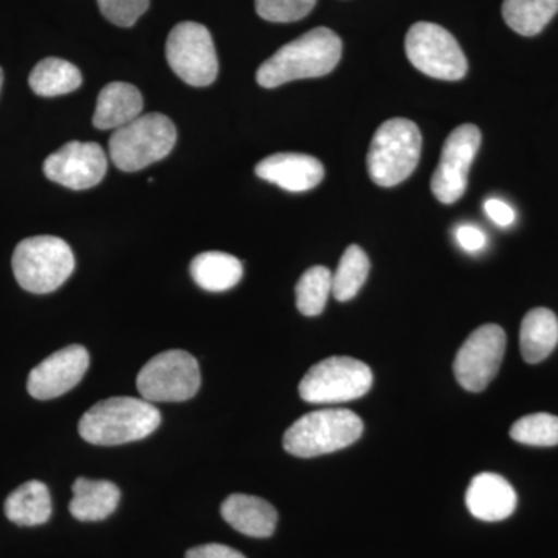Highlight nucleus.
<instances>
[{
  "label": "nucleus",
  "instance_id": "obj_1",
  "mask_svg": "<svg viewBox=\"0 0 558 558\" xmlns=\"http://www.w3.org/2000/svg\"><path fill=\"white\" fill-rule=\"evenodd\" d=\"M343 44L332 31L325 27L304 33L286 44L258 69L256 81L266 89L290 81L319 78L328 75L340 62Z\"/></svg>",
  "mask_w": 558,
  "mask_h": 558
},
{
  "label": "nucleus",
  "instance_id": "obj_2",
  "mask_svg": "<svg viewBox=\"0 0 558 558\" xmlns=\"http://www.w3.org/2000/svg\"><path fill=\"white\" fill-rule=\"evenodd\" d=\"M161 422L160 411L145 399L109 398L95 403L78 424L81 438L94 446H121L153 435Z\"/></svg>",
  "mask_w": 558,
  "mask_h": 558
},
{
  "label": "nucleus",
  "instance_id": "obj_3",
  "mask_svg": "<svg viewBox=\"0 0 558 558\" xmlns=\"http://www.w3.org/2000/svg\"><path fill=\"white\" fill-rule=\"evenodd\" d=\"M178 131L163 113H145L126 126L113 131L109 138L112 163L124 172L145 170L163 160L174 148Z\"/></svg>",
  "mask_w": 558,
  "mask_h": 558
},
{
  "label": "nucleus",
  "instance_id": "obj_4",
  "mask_svg": "<svg viewBox=\"0 0 558 558\" xmlns=\"http://www.w3.org/2000/svg\"><path fill=\"white\" fill-rule=\"evenodd\" d=\"M363 422L343 409L318 410L293 422L284 433V449L299 458H315L352 446L362 436Z\"/></svg>",
  "mask_w": 558,
  "mask_h": 558
},
{
  "label": "nucleus",
  "instance_id": "obj_5",
  "mask_svg": "<svg viewBox=\"0 0 558 558\" xmlns=\"http://www.w3.org/2000/svg\"><path fill=\"white\" fill-rule=\"evenodd\" d=\"M422 153V135L417 124L407 119L381 123L368 153L369 178L376 185H399L416 170Z\"/></svg>",
  "mask_w": 558,
  "mask_h": 558
},
{
  "label": "nucleus",
  "instance_id": "obj_6",
  "mask_svg": "<svg viewBox=\"0 0 558 558\" xmlns=\"http://www.w3.org/2000/svg\"><path fill=\"white\" fill-rule=\"evenodd\" d=\"M11 264L22 289L44 295L68 281L75 270V256L61 238L33 236L17 244Z\"/></svg>",
  "mask_w": 558,
  "mask_h": 558
},
{
  "label": "nucleus",
  "instance_id": "obj_7",
  "mask_svg": "<svg viewBox=\"0 0 558 558\" xmlns=\"http://www.w3.org/2000/svg\"><path fill=\"white\" fill-rule=\"evenodd\" d=\"M137 388L150 403L185 402L199 391V363L182 349L161 352L140 371Z\"/></svg>",
  "mask_w": 558,
  "mask_h": 558
},
{
  "label": "nucleus",
  "instance_id": "obj_8",
  "mask_svg": "<svg viewBox=\"0 0 558 558\" xmlns=\"http://www.w3.org/2000/svg\"><path fill=\"white\" fill-rule=\"evenodd\" d=\"M373 371L352 357L322 360L307 371L300 396L310 403H343L363 398L373 387Z\"/></svg>",
  "mask_w": 558,
  "mask_h": 558
},
{
  "label": "nucleus",
  "instance_id": "obj_9",
  "mask_svg": "<svg viewBox=\"0 0 558 558\" xmlns=\"http://www.w3.org/2000/svg\"><path fill=\"white\" fill-rule=\"evenodd\" d=\"M405 50L411 64L432 78L459 81L468 73L464 51L454 36L438 24H414L407 33Z\"/></svg>",
  "mask_w": 558,
  "mask_h": 558
},
{
  "label": "nucleus",
  "instance_id": "obj_10",
  "mask_svg": "<svg viewBox=\"0 0 558 558\" xmlns=\"http://www.w3.org/2000/svg\"><path fill=\"white\" fill-rule=\"evenodd\" d=\"M167 60L180 80L207 87L218 78L219 62L208 28L197 22H180L167 40Z\"/></svg>",
  "mask_w": 558,
  "mask_h": 558
},
{
  "label": "nucleus",
  "instance_id": "obj_11",
  "mask_svg": "<svg viewBox=\"0 0 558 558\" xmlns=\"http://www.w3.org/2000/svg\"><path fill=\"white\" fill-rule=\"evenodd\" d=\"M506 332L501 326L484 325L470 333L454 359V377L470 392L484 391L497 377L506 352Z\"/></svg>",
  "mask_w": 558,
  "mask_h": 558
},
{
  "label": "nucleus",
  "instance_id": "obj_12",
  "mask_svg": "<svg viewBox=\"0 0 558 558\" xmlns=\"http://www.w3.org/2000/svg\"><path fill=\"white\" fill-rule=\"evenodd\" d=\"M481 146L475 124H462L444 143L438 168L432 178V191L442 204H454L468 190L469 171Z\"/></svg>",
  "mask_w": 558,
  "mask_h": 558
},
{
  "label": "nucleus",
  "instance_id": "obj_13",
  "mask_svg": "<svg viewBox=\"0 0 558 558\" xmlns=\"http://www.w3.org/2000/svg\"><path fill=\"white\" fill-rule=\"evenodd\" d=\"M108 172V156L92 142H70L44 161V174L70 190L97 186Z\"/></svg>",
  "mask_w": 558,
  "mask_h": 558
},
{
  "label": "nucleus",
  "instance_id": "obj_14",
  "mask_svg": "<svg viewBox=\"0 0 558 558\" xmlns=\"http://www.w3.org/2000/svg\"><path fill=\"white\" fill-rule=\"evenodd\" d=\"M89 363V352L81 344L62 348L32 369L27 380L28 392L38 400L61 398L83 380Z\"/></svg>",
  "mask_w": 558,
  "mask_h": 558
},
{
  "label": "nucleus",
  "instance_id": "obj_15",
  "mask_svg": "<svg viewBox=\"0 0 558 558\" xmlns=\"http://www.w3.org/2000/svg\"><path fill=\"white\" fill-rule=\"evenodd\" d=\"M256 175L290 193H304L325 179L322 161L307 154L279 153L256 165Z\"/></svg>",
  "mask_w": 558,
  "mask_h": 558
},
{
  "label": "nucleus",
  "instance_id": "obj_16",
  "mask_svg": "<svg viewBox=\"0 0 558 558\" xmlns=\"http://www.w3.org/2000/svg\"><path fill=\"white\" fill-rule=\"evenodd\" d=\"M465 505L475 519L494 523L509 519L517 509V494L497 473H480L470 481Z\"/></svg>",
  "mask_w": 558,
  "mask_h": 558
},
{
  "label": "nucleus",
  "instance_id": "obj_17",
  "mask_svg": "<svg viewBox=\"0 0 558 558\" xmlns=\"http://www.w3.org/2000/svg\"><path fill=\"white\" fill-rule=\"evenodd\" d=\"M220 515L234 531L253 538L274 535L278 512L266 499L252 495L233 494L220 506Z\"/></svg>",
  "mask_w": 558,
  "mask_h": 558
},
{
  "label": "nucleus",
  "instance_id": "obj_18",
  "mask_svg": "<svg viewBox=\"0 0 558 558\" xmlns=\"http://www.w3.org/2000/svg\"><path fill=\"white\" fill-rule=\"evenodd\" d=\"M143 97L130 83H110L98 95L94 126L101 131H117L142 116Z\"/></svg>",
  "mask_w": 558,
  "mask_h": 558
},
{
  "label": "nucleus",
  "instance_id": "obj_19",
  "mask_svg": "<svg viewBox=\"0 0 558 558\" xmlns=\"http://www.w3.org/2000/svg\"><path fill=\"white\" fill-rule=\"evenodd\" d=\"M69 510L78 521H101L119 508L120 488L110 481L78 478L72 486Z\"/></svg>",
  "mask_w": 558,
  "mask_h": 558
},
{
  "label": "nucleus",
  "instance_id": "obj_20",
  "mask_svg": "<svg viewBox=\"0 0 558 558\" xmlns=\"http://www.w3.org/2000/svg\"><path fill=\"white\" fill-rule=\"evenodd\" d=\"M558 344V318L546 307L529 311L520 329L521 355L531 365L543 362Z\"/></svg>",
  "mask_w": 558,
  "mask_h": 558
},
{
  "label": "nucleus",
  "instance_id": "obj_21",
  "mask_svg": "<svg viewBox=\"0 0 558 558\" xmlns=\"http://www.w3.org/2000/svg\"><path fill=\"white\" fill-rule=\"evenodd\" d=\"M7 519L17 526H39L51 517L49 487L40 481H27L5 499Z\"/></svg>",
  "mask_w": 558,
  "mask_h": 558
},
{
  "label": "nucleus",
  "instance_id": "obj_22",
  "mask_svg": "<svg viewBox=\"0 0 558 558\" xmlns=\"http://www.w3.org/2000/svg\"><path fill=\"white\" fill-rule=\"evenodd\" d=\"M190 270L194 282L208 292L233 289L244 275L241 260L223 252L201 253L191 263Z\"/></svg>",
  "mask_w": 558,
  "mask_h": 558
},
{
  "label": "nucleus",
  "instance_id": "obj_23",
  "mask_svg": "<svg viewBox=\"0 0 558 558\" xmlns=\"http://www.w3.org/2000/svg\"><path fill=\"white\" fill-rule=\"evenodd\" d=\"M28 83L39 97L53 98L78 89L83 75L72 62L61 58H46L32 70Z\"/></svg>",
  "mask_w": 558,
  "mask_h": 558
},
{
  "label": "nucleus",
  "instance_id": "obj_24",
  "mask_svg": "<svg viewBox=\"0 0 558 558\" xmlns=\"http://www.w3.org/2000/svg\"><path fill=\"white\" fill-rule=\"evenodd\" d=\"M558 13V0H505L502 17L521 36L538 35Z\"/></svg>",
  "mask_w": 558,
  "mask_h": 558
},
{
  "label": "nucleus",
  "instance_id": "obj_25",
  "mask_svg": "<svg viewBox=\"0 0 558 558\" xmlns=\"http://www.w3.org/2000/svg\"><path fill=\"white\" fill-rule=\"evenodd\" d=\"M369 258L359 245H349L332 274V295L339 301L354 299L368 279Z\"/></svg>",
  "mask_w": 558,
  "mask_h": 558
},
{
  "label": "nucleus",
  "instance_id": "obj_26",
  "mask_svg": "<svg viewBox=\"0 0 558 558\" xmlns=\"http://www.w3.org/2000/svg\"><path fill=\"white\" fill-rule=\"evenodd\" d=\"M296 307L306 317H317L325 311L332 293V271L328 267L315 266L304 271L295 288Z\"/></svg>",
  "mask_w": 558,
  "mask_h": 558
},
{
  "label": "nucleus",
  "instance_id": "obj_27",
  "mask_svg": "<svg viewBox=\"0 0 558 558\" xmlns=\"http://www.w3.org/2000/svg\"><path fill=\"white\" fill-rule=\"evenodd\" d=\"M510 438L524 446H558V417L548 413L529 414L510 428Z\"/></svg>",
  "mask_w": 558,
  "mask_h": 558
},
{
  "label": "nucleus",
  "instance_id": "obj_28",
  "mask_svg": "<svg viewBox=\"0 0 558 558\" xmlns=\"http://www.w3.org/2000/svg\"><path fill=\"white\" fill-rule=\"evenodd\" d=\"M317 0H256V13L269 22H295L314 10Z\"/></svg>",
  "mask_w": 558,
  "mask_h": 558
},
{
  "label": "nucleus",
  "instance_id": "obj_29",
  "mask_svg": "<svg viewBox=\"0 0 558 558\" xmlns=\"http://www.w3.org/2000/svg\"><path fill=\"white\" fill-rule=\"evenodd\" d=\"M102 16L119 27H132L149 9V0H97Z\"/></svg>",
  "mask_w": 558,
  "mask_h": 558
},
{
  "label": "nucleus",
  "instance_id": "obj_30",
  "mask_svg": "<svg viewBox=\"0 0 558 558\" xmlns=\"http://www.w3.org/2000/svg\"><path fill=\"white\" fill-rule=\"evenodd\" d=\"M185 558H247L240 550L230 548V546L209 543V545L197 546L190 549Z\"/></svg>",
  "mask_w": 558,
  "mask_h": 558
},
{
  "label": "nucleus",
  "instance_id": "obj_31",
  "mask_svg": "<svg viewBox=\"0 0 558 558\" xmlns=\"http://www.w3.org/2000/svg\"><path fill=\"white\" fill-rule=\"evenodd\" d=\"M457 240L459 245L465 250V252L475 253L484 248L486 245V234L473 226L459 227L457 231Z\"/></svg>",
  "mask_w": 558,
  "mask_h": 558
},
{
  "label": "nucleus",
  "instance_id": "obj_32",
  "mask_svg": "<svg viewBox=\"0 0 558 558\" xmlns=\"http://www.w3.org/2000/svg\"><path fill=\"white\" fill-rule=\"evenodd\" d=\"M484 209H486L488 218L494 220L499 227L512 226L513 220H515V211H513L512 207L506 204V202L488 199L486 204H484Z\"/></svg>",
  "mask_w": 558,
  "mask_h": 558
},
{
  "label": "nucleus",
  "instance_id": "obj_33",
  "mask_svg": "<svg viewBox=\"0 0 558 558\" xmlns=\"http://www.w3.org/2000/svg\"><path fill=\"white\" fill-rule=\"evenodd\" d=\"M2 83H3V72H2V69H0V89H2Z\"/></svg>",
  "mask_w": 558,
  "mask_h": 558
}]
</instances>
